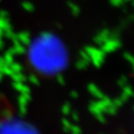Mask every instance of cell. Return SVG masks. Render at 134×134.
<instances>
[]
</instances>
